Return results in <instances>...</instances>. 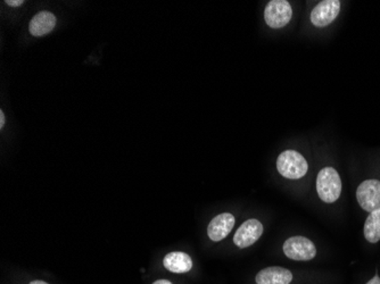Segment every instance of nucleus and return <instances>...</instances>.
Instances as JSON below:
<instances>
[{"mask_svg":"<svg viewBox=\"0 0 380 284\" xmlns=\"http://www.w3.org/2000/svg\"><path fill=\"white\" fill-rule=\"evenodd\" d=\"M30 284H48L46 283V282L44 281H32Z\"/></svg>","mask_w":380,"mask_h":284,"instance_id":"17","label":"nucleus"},{"mask_svg":"<svg viewBox=\"0 0 380 284\" xmlns=\"http://www.w3.org/2000/svg\"><path fill=\"white\" fill-rule=\"evenodd\" d=\"M284 253L289 260L307 262L314 258L317 255V248L310 239L304 237H291L284 241L282 246Z\"/></svg>","mask_w":380,"mask_h":284,"instance_id":"4","label":"nucleus"},{"mask_svg":"<svg viewBox=\"0 0 380 284\" xmlns=\"http://www.w3.org/2000/svg\"><path fill=\"white\" fill-rule=\"evenodd\" d=\"M5 125V114L3 111H0V129H3Z\"/></svg>","mask_w":380,"mask_h":284,"instance_id":"14","label":"nucleus"},{"mask_svg":"<svg viewBox=\"0 0 380 284\" xmlns=\"http://www.w3.org/2000/svg\"><path fill=\"white\" fill-rule=\"evenodd\" d=\"M262 223L257 219H248L236 231L234 242L237 247L244 249V248L250 247L252 244H255L262 237Z\"/></svg>","mask_w":380,"mask_h":284,"instance_id":"7","label":"nucleus"},{"mask_svg":"<svg viewBox=\"0 0 380 284\" xmlns=\"http://www.w3.org/2000/svg\"><path fill=\"white\" fill-rule=\"evenodd\" d=\"M277 170L284 179H302L309 171L305 158L296 150H284L277 159Z\"/></svg>","mask_w":380,"mask_h":284,"instance_id":"2","label":"nucleus"},{"mask_svg":"<svg viewBox=\"0 0 380 284\" xmlns=\"http://www.w3.org/2000/svg\"><path fill=\"white\" fill-rule=\"evenodd\" d=\"M293 280L291 271L279 266L266 267L257 273L255 281L257 284H289Z\"/></svg>","mask_w":380,"mask_h":284,"instance_id":"9","label":"nucleus"},{"mask_svg":"<svg viewBox=\"0 0 380 284\" xmlns=\"http://www.w3.org/2000/svg\"><path fill=\"white\" fill-rule=\"evenodd\" d=\"M56 16L53 13L40 12L32 17L31 22L29 25L30 33L33 37H44L46 34L53 31L56 26Z\"/></svg>","mask_w":380,"mask_h":284,"instance_id":"10","label":"nucleus"},{"mask_svg":"<svg viewBox=\"0 0 380 284\" xmlns=\"http://www.w3.org/2000/svg\"><path fill=\"white\" fill-rule=\"evenodd\" d=\"M235 216L230 213L220 214L214 217L207 228V235L211 240L219 242L228 237L235 226Z\"/></svg>","mask_w":380,"mask_h":284,"instance_id":"8","label":"nucleus"},{"mask_svg":"<svg viewBox=\"0 0 380 284\" xmlns=\"http://www.w3.org/2000/svg\"><path fill=\"white\" fill-rule=\"evenodd\" d=\"M293 8L286 0H271L264 10V19L271 29H282L291 22Z\"/></svg>","mask_w":380,"mask_h":284,"instance_id":"3","label":"nucleus"},{"mask_svg":"<svg viewBox=\"0 0 380 284\" xmlns=\"http://www.w3.org/2000/svg\"><path fill=\"white\" fill-rule=\"evenodd\" d=\"M153 284H172L170 281H167V280H158V281H155Z\"/></svg>","mask_w":380,"mask_h":284,"instance_id":"16","label":"nucleus"},{"mask_svg":"<svg viewBox=\"0 0 380 284\" xmlns=\"http://www.w3.org/2000/svg\"><path fill=\"white\" fill-rule=\"evenodd\" d=\"M367 284H380L379 276H374V278H371L370 281H369Z\"/></svg>","mask_w":380,"mask_h":284,"instance_id":"15","label":"nucleus"},{"mask_svg":"<svg viewBox=\"0 0 380 284\" xmlns=\"http://www.w3.org/2000/svg\"><path fill=\"white\" fill-rule=\"evenodd\" d=\"M340 12V0H324L313 8L310 19L317 28H326L334 22Z\"/></svg>","mask_w":380,"mask_h":284,"instance_id":"6","label":"nucleus"},{"mask_svg":"<svg viewBox=\"0 0 380 284\" xmlns=\"http://www.w3.org/2000/svg\"><path fill=\"white\" fill-rule=\"evenodd\" d=\"M6 3L8 6L19 7L23 5L24 1L23 0H7Z\"/></svg>","mask_w":380,"mask_h":284,"instance_id":"13","label":"nucleus"},{"mask_svg":"<svg viewBox=\"0 0 380 284\" xmlns=\"http://www.w3.org/2000/svg\"><path fill=\"white\" fill-rule=\"evenodd\" d=\"M317 192L319 198L326 204H333L338 200L342 194V180L334 167H325L319 172Z\"/></svg>","mask_w":380,"mask_h":284,"instance_id":"1","label":"nucleus"},{"mask_svg":"<svg viewBox=\"0 0 380 284\" xmlns=\"http://www.w3.org/2000/svg\"><path fill=\"white\" fill-rule=\"evenodd\" d=\"M356 199L362 210L372 213L380 210V181L365 180L358 187Z\"/></svg>","mask_w":380,"mask_h":284,"instance_id":"5","label":"nucleus"},{"mask_svg":"<svg viewBox=\"0 0 380 284\" xmlns=\"http://www.w3.org/2000/svg\"><path fill=\"white\" fill-rule=\"evenodd\" d=\"M163 265L170 272L183 274L192 269V260L189 255L183 251H172L164 257Z\"/></svg>","mask_w":380,"mask_h":284,"instance_id":"11","label":"nucleus"},{"mask_svg":"<svg viewBox=\"0 0 380 284\" xmlns=\"http://www.w3.org/2000/svg\"><path fill=\"white\" fill-rule=\"evenodd\" d=\"M365 240L370 244H377L380 241V210L369 214L365 223Z\"/></svg>","mask_w":380,"mask_h":284,"instance_id":"12","label":"nucleus"}]
</instances>
